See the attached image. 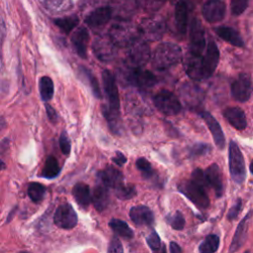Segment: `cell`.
<instances>
[{
  "label": "cell",
  "mask_w": 253,
  "mask_h": 253,
  "mask_svg": "<svg viewBox=\"0 0 253 253\" xmlns=\"http://www.w3.org/2000/svg\"><path fill=\"white\" fill-rule=\"evenodd\" d=\"M109 225L114 232L126 239H130L133 237V231L130 229L127 223L122 219L112 218L109 222Z\"/></svg>",
  "instance_id": "f546056e"
},
{
  "label": "cell",
  "mask_w": 253,
  "mask_h": 253,
  "mask_svg": "<svg viewBox=\"0 0 253 253\" xmlns=\"http://www.w3.org/2000/svg\"><path fill=\"white\" fill-rule=\"evenodd\" d=\"M181 96L183 100L191 107H195L199 105L203 100L202 90L198 86L192 83H186L182 87Z\"/></svg>",
  "instance_id": "484cf974"
},
{
  "label": "cell",
  "mask_w": 253,
  "mask_h": 253,
  "mask_svg": "<svg viewBox=\"0 0 253 253\" xmlns=\"http://www.w3.org/2000/svg\"><path fill=\"white\" fill-rule=\"evenodd\" d=\"M178 190L200 209H207L209 207L210 200L205 188L193 180L181 182L178 185Z\"/></svg>",
  "instance_id": "8992f818"
},
{
  "label": "cell",
  "mask_w": 253,
  "mask_h": 253,
  "mask_svg": "<svg viewBox=\"0 0 253 253\" xmlns=\"http://www.w3.org/2000/svg\"><path fill=\"white\" fill-rule=\"evenodd\" d=\"M228 165L232 180L237 184L243 183L246 177L245 161L239 146L233 140L230 141L228 147Z\"/></svg>",
  "instance_id": "5b68a950"
},
{
  "label": "cell",
  "mask_w": 253,
  "mask_h": 253,
  "mask_svg": "<svg viewBox=\"0 0 253 253\" xmlns=\"http://www.w3.org/2000/svg\"><path fill=\"white\" fill-rule=\"evenodd\" d=\"M169 249H170V252L172 253H180L182 251L181 247L176 242H170Z\"/></svg>",
  "instance_id": "f907efd6"
},
{
  "label": "cell",
  "mask_w": 253,
  "mask_h": 253,
  "mask_svg": "<svg viewBox=\"0 0 253 253\" xmlns=\"http://www.w3.org/2000/svg\"><path fill=\"white\" fill-rule=\"evenodd\" d=\"M241 206H242V201L240 199H237L236 202L231 207V209L229 210V211L227 213V218L228 219L236 218V216L238 215V213H239V211L241 210Z\"/></svg>",
  "instance_id": "bcb514c9"
},
{
  "label": "cell",
  "mask_w": 253,
  "mask_h": 253,
  "mask_svg": "<svg viewBox=\"0 0 253 253\" xmlns=\"http://www.w3.org/2000/svg\"><path fill=\"white\" fill-rule=\"evenodd\" d=\"M3 168H5V164H4V162H3L2 160H0V171H1Z\"/></svg>",
  "instance_id": "f5cc1de1"
},
{
  "label": "cell",
  "mask_w": 253,
  "mask_h": 253,
  "mask_svg": "<svg viewBox=\"0 0 253 253\" xmlns=\"http://www.w3.org/2000/svg\"><path fill=\"white\" fill-rule=\"evenodd\" d=\"M138 34V29L127 21H121L114 24L109 31L110 39L119 47L129 46L137 40Z\"/></svg>",
  "instance_id": "3957f363"
},
{
  "label": "cell",
  "mask_w": 253,
  "mask_h": 253,
  "mask_svg": "<svg viewBox=\"0 0 253 253\" xmlns=\"http://www.w3.org/2000/svg\"><path fill=\"white\" fill-rule=\"evenodd\" d=\"M121 82L125 81L130 85L139 88H150L156 83V77L148 70H144L141 67L128 66L127 69H124L119 72Z\"/></svg>",
  "instance_id": "277c9868"
},
{
  "label": "cell",
  "mask_w": 253,
  "mask_h": 253,
  "mask_svg": "<svg viewBox=\"0 0 253 253\" xmlns=\"http://www.w3.org/2000/svg\"><path fill=\"white\" fill-rule=\"evenodd\" d=\"M77 221V213L69 203H63L58 206L53 216V222L56 226L63 229H71L76 226Z\"/></svg>",
  "instance_id": "8fae6325"
},
{
  "label": "cell",
  "mask_w": 253,
  "mask_h": 253,
  "mask_svg": "<svg viewBox=\"0 0 253 253\" xmlns=\"http://www.w3.org/2000/svg\"><path fill=\"white\" fill-rule=\"evenodd\" d=\"M138 33L146 41H159L165 32V23L159 17H150L143 19L139 24Z\"/></svg>",
  "instance_id": "52a82bcc"
},
{
  "label": "cell",
  "mask_w": 253,
  "mask_h": 253,
  "mask_svg": "<svg viewBox=\"0 0 253 253\" xmlns=\"http://www.w3.org/2000/svg\"><path fill=\"white\" fill-rule=\"evenodd\" d=\"M129 217L137 225H150L154 220L152 211L142 205L132 207L129 211Z\"/></svg>",
  "instance_id": "ffe728a7"
},
{
  "label": "cell",
  "mask_w": 253,
  "mask_h": 253,
  "mask_svg": "<svg viewBox=\"0 0 253 253\" xmlns=\"http://www.w3.org/2000/svg\"><path fill=\"white\" fill-rule=\"evenodd\" d=\"M92 203L94 204V207L97 211H104L110 202V196H109V188L105 186L104 184L100 183L98 184L91 195Z\"/></svg>",
  "instance_id": "d4e9b609"
},
{
  "label": "cell",
  "mask_w": 253,
  "mask_h": 253,
  "mask_svg": "<svg viewBox=\"0 0 253 253\" xmlns=\"http://www.w3.org/2000/svg\"><path fill=\"white\" fill-rule=\"evenodd\" d=\"M219 60V51L213 41L208 43L206 53L202 55V67L205 79H208L214 72Z\"/></svg>",
  "instance_id": "5bb4252c"
},
{
  "label": "cell",
  "mask_w": 253,
  "mask_h": 253,
  "mask_svg": "<svg viewBox=\"0 0 253 253\" xmlns=\"http://www.w3.org/2000/svg\"><path fill=\"white\" fill-rule=\"evenodd\" d=\"M146 242L148 244V246L150 247V249L152 251H158L161 247V240L159 235L155 232L152 231L146 238Z\"/></svg>",
  "instance_id": "7bdbcfd3"
},
{
  "label": "cell",
  "mask_w": 253,
  "mask_h": 253,
  "mask_svg": "<svg viewBox=\"0 0 253 253\" xmlns=\"http://www.w3.org/2000/svg\"><path fill=\"white\" fill-rule=\"evenodd\" d=\"M39 85H40V95L42 100L44 102L49 101L52 98L53 92H54L53 82L51 78L48 76H42L40 79Z\"/></svg>",
  "instance_id": "1f68e13d"
},
{
  "label": "cell",
  "mask_w": 253,
  "mask_h": 253,
  "mask_svg": "<svg viewBox=\"0 0 253 253\" xmlns=\"http://www.w3.org/2000/svg\"><path fill=\"white\" fill-rule=\"evenodd\" d=\"M223 116L227 122L236 129L242 130L247 126V121L243 110L239 107H228L224 110Z\"/></svg>",
  "instance_id": "7402d4cb"
},
{
  "label": "cell",
  "mask_w": 253,
  "mask_h": 253,
  "mask_svg": "<svg viewBox=\"0 0 253 253\" xmlns=\"http://www.w3.org/2000/svg\"><path fill=\"white\" fill-rule=\"evenodd\" d=\"M45 108H46V114H47L48 119H49L50 121H52V122L56 121V120H57V114H56L55 110H54L51 106H49V105H47V104L45 105Z\"/></svg>",
  "instance_id": "681fc988"
},
{
  "label": "cell",
  "mask_w": 253,
  "mask_h": 253,
  "mask_svg": "<svg viewBox=\"0 0 253 253\" xmlns=\"http://www.w3.org/2000/svg\"><path fill=\"white\" fill-rule=\"evenodd\" d=\"M185 71L188 76L194 80H205L203 67H202V55H194L190 52L185 58Z\"/></svg>",
  "instance_id": "d6986e66"
},
{
  "label": "cell",
  "mask_w": 253,
  "mask_h": 253,
  "mask_svg": "<svg viewBox=\"0 0 253 253\" xmlns=\"http://www.w3.org/2000/svg\"><path fill=\"white\" fill-rule=\"evenodd\" d=\"M99 182L108 188L116 189L124 182V176L120 170L113 166H107L104 170L98 173Z\"/></svg>",
  "instance_id": "e0dca14e"
},
{
  "label": "cell",
  "mask_w": 253,
  "mask_h": 253,
  "mask_svg": "<svg viewBox=\"0 0 253 253\" xmlns=\"http://www.w3.org/2000/svg\"><path fill=\"white\" fill-rule=\"evenodd\" d=\"M92 47L96 57L103 62L112 61L117 54V45L112 42L109 35L97 37L93 42Z\"/></svg>",
  "instance_id": "9c48e42d"
},
{
  "label": "cell",
  "mask_w": 253,
  "mask_h": 253,
  "mask_svg": "<svg viewBox=\"0 0 253 253\" xmlns=\"http://www.w3.org/2000/svg\"><path fill=\"white\" fill-rule=\"evenodd\" d=\"M113 162L119 166H123V164H125L126 162V158L122 152L117 151L116 155L113 157Z\"/></svg>",
  "instance_id": "c3c4849f"
},
{
  "label": "cell",
  "mask_w": 253,
  "mask_h": 253,
  "mask_svg": "<svg viewBox=\"0 0 253 253\" xmlns=\"http://www.w3.org/2000/svg\"><path fill=\"white\" fill-rule=\"evenodd\" d=\"M154 105L155 107L164 115L173 116L180 113L182 106L177 98V96L168 91V90H161L154 96Z\"/></svg>",
  "instance_id": "ba28073f"
},
{
  "label": "cell",
  "mask_w": 253,
  "mask_h": 253,
  "mask_svg": "<svg viewBox=\"0 0 253 253\" xmlns=\"http://www.w3.org/2000/svg\"><path fill=\"white\" fill-rule=\"evenodd\" d=\"M215 33L219 38L223 41L229 42L232 45L241 47L244 45V42L240 37V35L230 27H218L215 29Z\"/></svg>",
  "instance_id": "f1b7e54d"
},
{
  "label": "cell",
  "mask_w": 253,
  "mask_h": 253,
  "mask_svg": "<svg viewBox=\"0 0 253 253\" xmlns=\"http://www.w3.org/2000/svg\"><path fill=\"white\" fill-rule=\"evenodd\" d=\"M102 79L108 99V106H103L102 112L113 132L119 133L121 131L122 123L120 116V98L116 79L110 70L103 71Z\"/></svg>",
  "instance_id": "6da1fadb"
},
{
  "label": "cell",
  "mask_w": 253,
  "mask_h": 253,
  "mask_svg": "<svg viewBox=\"0 0 253 253\" xmlns=\"http://www.w3.org/2000/svg\"><path fill=\"white\" fill-rule=\"evenodd\" d=\"M175 23L177 31L181 35H185L188 26V4L185 0H180L176 4Z\"/></svg>",
  "instance_id": "4316f807"
},
{
  "label": "cell",
  "mask_w": 253,
  "mask_h": 253,
  "mask_svg": "<svg viewBox=\"0 0 253 253\" xmlns=\"http://www.w3.org/2000/svg\"><path fill=\"white\" fill-rule=\"evenodd\" d=\"M248 6V0H231L230 8L231 13L235 16L242 14Z\"/></svg>",
  "instance_id": "ab89813d"
},
{
  "label": "cell",
  "mask_w": 253,
  "mask_h": 253,
  "mask_svg": "<svg viewBox=\"0 0 253 253\" xmlns=\"http://www.w3.org/2000/svg\"><path fill=\"white\" fill-rule=\"evenodd\" d=\"M111 16L112 9L110 7H100L87 16L86 24L91 28H98L107 24Z\"/></svg>",
  "instance_id": "cb8c5ba5"
},
{
  "label": "cell",
  "mask_w": 253,
  "mask_h": 253,
  "mask_svg": "<svg viewBox=\"0 0 253 253\" xmlns=\"http://www.w3.org/2000/svg\"><path fill=\"white\" fill-rule=\"evenodd\" d=\"M124 248L123 245L121 243V241L119 240L118 237H113V239L110 242L109 248H108V252H123Z\"/></svg>",
  "instance_id": "7dc6e473"
},
{
  "label": "cell",
  "mask_w": 253,
  "mask_h": 253,
  "mask_svg": "<svg viewBox=\"0 0 253 253\" xmlns=\"http://www.w3.org/2000/svg\"><path fill=\"white\" fill-rule=\"evenodd\" d=\"M210 149H211V147L206 143H197L191 147L190 156L197 157V156L205 155L206 153H208L210 151Z\"/></svg>",
  "instance_id": "b9f144b4"
},
{
  "label": "cell",
  "mask_w": 253,
  "mask_h": 253,
  "mask_svg": "<svg viewBox=\"0 0 253 253\" xmlns=\"http://www.w3.org/2000/svg\"><path fill=\"white\" fill-rule=\"evenodd\" d=\"M231 96L238 102H246L253 91L252 79L248 73H240L231 84Z\"/></svg>",
  "instance_id": "30bf717a"
},
{
  "label": "cell",
  "mask_w": 253,
  "mask_h": 253,
  "mask_svg": "<svg viewBox=\"0 0 253 253\" xmlns=\"http://www.w3.org/2000/svg\"><path fill=\"white\" fill-rule=\"evenodd\" d=\"M252 212H253V211H250L244 216V218L239 222V224H238V226L235 230V233H234V236H233L230 248H229V252L237 251L242 246V244L244 243V241L246 239V235H247L248 221H249V219L252 215Z\"/></svg>",
  "instance_id": "603a6c76"
},
{
  "label": "cell",
  "mask_w": 253,
  "mask_h": 253,
  "mask_svg": "<svg viewBox=\"0 0 253 253\" xmlns=\"http://www.w3.org/2000/svg\"><path fill=\"white\" fill-rule=\"evenodd\" d=\"M205 176H206L208 186L211 187L214 190L215 195L217 197H221L223 194V182H222V174L219 166L215 163L211 164L205 171Z\"/></svg>",
  "instance_id": "ac0fdd59"
},
{
  "label": "cell",
  "mask_w": 253,
  "mask_h": 253,
  "mask_svg": "<svg viewBox=\"0 0 253 253\" xmlns=\"http://www.w3.org/2000/svg\"><path fill=\"white\" fill-rule=\"evenodd\" d=\"M45 5L51 11H61L67 9L69 0H45Z\"/></svg>",
  "instance_id": "60d3db41"
},
{
  "label": "cell",
  "mask_w": 253,
  "mask_h": 253,
  "mask_svg": "<svg viewBox=\"0 0 253 253\" xmlns=\"http://www.w3.org/2000/svg\"><path fill=\"white\" fill-rule=\"evenodd\" d=\"M201 116L204 119L205 123L207 124L210 131L211 132V135H212L215 145L219 149H223L225 146V137H224L223 131H222L221 126L218 124V122L208 112H202Z\"/></svg>",
  "instance_id": "2e32d148"
},
{
  "label": "cell",
  "mask_w": 253,
  "mask_h": 253,
  "mask_svg": "<svg viewBox=\"0 0 253 253\" xmlns=\"http://www.w3.org/2000/svg\"><path fill=\"white\" fill-rule=\"evenodd\" d=\"M218 245H219V237L215 234H210L200 244L199 251L202 253H213L217 250Z\"/></svg>",
  "instance_id": "d6a6232c"
},
{
  "label": "cell",
  "mask_w": 253,
  "mask_h": 253,
  "mask_svg": "<svg viewBox=\"0 0 253 253\" xmlns=\"http://www.w3.org/2000/svg\"><path fill=\"white\" fill-rule=\"evenodd\" d=\"M204 18L210 23H216L223 19L225 5L220 0H209L202 8Z\"/></svg>",
  "instance_id": "9a60e30c"
},
{
  "label": "cell",
  "mask_w": 253,
  "mask_h": 253,
  "mask_svg": "<svg viewBox=\"0 0 253 253\" xmlns=\"http://www.w3.org/2000/svg\"><path fill=\"white\" fill-rule=\"evenodd\" d=\"M72 195L77 202L79 206L82 208H88L90 203L92 202L91 199V193H90V188L87 184L79 182L77 183L72 190Z\"/></svg>",
  "instance_id": "83f0119b"
},
{
  "label": "cell",
  "mask_w": 253,
  "mask_h": 253,
  "mask_svg": "<svg viewBox=\"0 0 253 253\" xmlns=\"http://www.w3.org/2000/svg\"><path fill=\"white\" fill-rule=\"evenodd\" d=\"M182 58L181 47L172 42L159 44L152 54V66L157 70L167 69L177 64Z\"/></svg>",
  "instance_id": "7a4b0ae2"
},
{
  "label": "cell",
  "mask_w": 253,
  "mask_h": 253,
  "mask_svg": "<svg viewBox=\"0 0 253 253\" xmlns=\"http://www.w3.org/2000/svg\"><path fill=\"white\" fill-rule=\"evenodd\" d=\"M116 196L121 200L131 199L136 195V190L132 185H125L124 183L115 189Z\"/></svg>",
  "instance_id": "8d00e7d4"
},
{
  "label": "cell",
  "mask_w": 253,
  "mask_h": 253,
  "mask_svg": "<svg viewBox=\"0 0 253 253\" xmlns=\"http://www.w3.org/2000/svg\"><path fill=\"white\" fill-rule=\"evenodd\" d=\"M250 171H251V173L253 174V161H252L251 164H250Z\"/></svg>",
  "instance_id": "db71d44e"
},
{
  "label": "cell",
  "mask_w": 253,
  "mask_h": 253,
  "mask_svg": "<svg viewBox=\"0 0 253 253\" xmlns=\"http://www.w3.org/2000/svg\"><path fill=\"white\" fill-rule=\"evenodd\" d=\"M59 146H60V149L63 152V154H65V155L69 154L70 149H71V143H70V139L65 131H62V133L59 137Z\"/></svg>",
  "instance_id": "ee69618b"
},
{
  "label": "cell",
  "mask_w": 253,
  "mask_h": 253,
  "mask_svg": "<svg viewBox=\"0 0 253 253\" xmlns=\"http://www.w3.org/2000/svg\"><path fill=\"white\" fill-rule=\"evenodd\" d=\"M28 195L34 203L39 204L44 198L45 187L40 183H32L28 188Z\"/></svg>",
  "instance_id": "836d02e7"
},
{
  "label": "cell",
  "mask_w": 253,
  "mask_h": 253,
  "mask_svg": "<svg viewBox=\"0 0 253 253\" xmlns=\"http://www.w3.org/2000/svg\"><path fill=\"white\" fill-rule=\"evenodd\" d=\"M59 172H60V166L58 164L57 159L52 155L48 156L43 165V168L42 171V176L44 178L51 179V178L56 177L59 174Z\"/></svg>",
  "instance_id": "4dcf8cb0"
},
{
  "label": "cell",
  "mask_w": 253,
  "mask_h": 253,
  "mask_svg": "<svg viewBox=\"0 0 253 253\" xmlns=\"http://www.w3.org/2000/svg\"><path fill=\"white\" fill-rule=\"evenodd\" d=\"M71 42L77 54L82 58H86L87 45L89 42V33L87 29L85 27L78 28L72 35Z\"/></svg>",
  "instance_id": "44dd1931"
},
{
  "label": "cell",
  "mask_w": 253,
  "mask_h": 253,
  "mask_svg": "<svg viewBox=\"0 0 253 253\" xmlns=\"http://www.w3.org/2000/svg\"><path fill=\"white\" fill-rule=\"evenodd\" d=\"M5 126H6V123H5L4 119H3V118H0V133L4 130Z\"/></svg>",
  "instance_id": "816d5d0a"
},
{
  "label": "cell",
  "mask_w": 253,
  "mask_h": 253,
  "mask_svg": "<svg viewBox=\"0 0 253 253\" xmlns=\"http://www.w3.org/2000/svg\"><path fill=\"white\" fill-rule=\"evenodd\" d=\"M150 58V48L148 44L139 41H134L130 45L127 52V61L130 66L142 67Z\"/></svg>",
  "instance_id": "7c38bea8"
},
{
  "label": "cell",
  "mask_w": 253,
  "mask_h": 253,
  "mask_svg": "<svg viewBox=\"0 0 253 253\" xmlns=\"http://www.w3.org/2000/svg\"><path fill=\"white\" fill-rule=\"evenodd\" d=\"M80 72H81V74H82V77L85 78V79H87L88 84H89V86H90V88H91V90H92L94 96H95L96 98H98V99H101V98H102V95H101L99 83H98L96 77L92 74V72H91L89 69H87V68H85V67H80Z\"/></svg>",
  "instance_id": "e575fe53"
},
{
  "label": "cell",
  "mask_w": 253,
  "mask_h": 253,
  "mask_svg": "<svg viewBox=\"0 0 253 253\" xmlns=\"http://www.w3.org/2000/svg\"><path fill=\"white\" fill-rule=\"evenodd\" d=\"M192 180L196 183H198L199 185L203 186L204 188H206L208 186L207 180H206V176H205V172L201 169H195L192 173Z\"/></svg>",
  "instance_id": "f6af8a7d"
},
{
  "label": "cell",
  "mask_w": 253,
  "mask_h": 253,
  "mask_svg": "<svg viewBox=\"0 0 253 253\" xmlns=\"http://www.w3.org/2000/svg\"><path fill=\"white\" fill-rule=\"evenodd\" d=\"M54 24L62 30L64 33H70L78 24V18L76 16H68L63 18H58L54 20Z\"/></svg>",
  "instance_id": "d590c367"
},
{
  "label": "cell",
  "mask_w": 253,
  "mask_h": 253,
  "mask_svg": "<svg viewBox=\"0 0 253 253\" xmlns=\"http://www.w3.org/2000/svg\"><path fill=\"white\" fill-rule=\"evenodd\" d=\"M205 31L200 20L195 18L191 22L190 27V48L189 52L194 55H203L205 48Z\"/></svg>",
  "instance_id": "4fadbf2b"
},
{
  "label": "cell",
  "mask_w": 253,
  "mask_h": 253,
  "mask_svg": "<svg viewBox=\"0 0 253 253\" xmlns=\"http://www.w3.org/2000/svg\"><path fill=\"white\" fill-rule=\"evenodd\" d=\"M136 167L140 171L141 175L146 179L152 177L153 174H154V171L151 167V164L149 163L148 160H146L143 157H140L136 160Z\"/></svg>",
  "instance_id": "74e56055"
},
{
  "label": "cell",
  "mask_w": 253,
  "mask_h": 253,
  "mask_svg": "<svg viewBox=\"0 0 253 253\" xmlns=\"http://www.w3.org/2000/svg\"><path fill=\"white\" fill-rule=\"evenodd\" d=\"M167 220H168V223L172 226V228L176 230H181L184 228L185 218L180 211H176L173 215H168Z\"/></svg>",
  "instance_id": "f35d334b"
}]
</instances>
